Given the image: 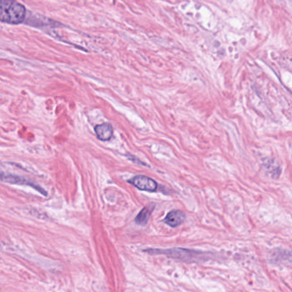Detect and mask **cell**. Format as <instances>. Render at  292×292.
I'll return each instance as SVG.
<instances>
[{"instance_id":"obj_3","label":"cell","mask_w":292,"mask_h":292,"mask_svg":"<svg viewBox=\"0 0 292 292\" xmlns=\"http://www.w3.org/2000/svg\"><path fill=\"white\" fill-rule=\"evenodd\" d=\"M0 181L13 184V185H28V186L34 188V190L39 191L40 193H41L45 196H47L46 191L43 190L42 188L36 185V184H34V182L31 181L29 179H25V178H22L20 176L0 172Z\"/></svg>"},{"instance_id":"obj_1","label":"cell","mask_w":292,"mask_h":292,"mask_svg":"<svg viewBox=\"0 0 292 292\" xmlns=\"http://www.w3.org/2000/svg\"><path fill=\"white\" fill-rule=\"evenodd\" d=\"M26 17L25 7L15 1L0 0V21L10 24H18Z\"/></svg>"},{"instance_id":"obj_4","label":"cell","mask_w":292,"mask_h":292,"mask_svg":"<svg viewBox=\"0 0 292 292\" xmlns=\"http://www.w3.org/2000/svg\"><path fill=\"white\" fill-rule=\"evenodd\" d=\"M128 182L139 191H147V192H155L157 191V186H158L157 182L144 175L135 176Z\"/></svg>"},{"instance_id":"obj_8","label":"cell","mask_w":292,"mask_h":292,"mask_svg":"<svg viewBox=\"0 0 292 292\" xmlns=\"http://www.w3.org/2000/svg\"><path fill=\"white\" fill-rule=\"evenodd\" d=\"M154 205H149L145 206L139 212L138 216L136 217L135 222L139 225H145L147 224L149 218L151 217V213L153 212Z\"/></svg>"},{"instance_id":"obj_6","label":"cell","mask_w":292,"mask_h":292,"mask_svg":"<svg viewBox=\"0 0 292 292\" xmlns=\"http://www.w3.org/2000/svg\"><path fill=\"white\" fill-rule=\"evenodd\" d=\"M272 262H291L292 263V251L288 249H274L270 255Z\"/></svg>"},{"instance_id":"obj_2","label":"cell","mask_w":292,"mask_h":292,"mask_svg":"<svg viewBox=\"0 0 292 292\" xmlns=\"http://www.w3.org/2000/svg\"><path fill=\"white\" fill-rule=\"evenodd\" d=\"M145 251L152 255H167L170 258L177 259L178 261H183V262L197 261L202 258L203 255H204V253L198 252L191 249H179V248L169 249H146Z\"/></svg>"},{"instance_id":"obj_5","label":"cell","mask_w":292,"mask_h":292,"mask_svg":"<svg viewBox=\"0 0 292 292\" xmlns=\"http://www.w3.org/2000/svg\"><path fill=\"white\" fill-rule=\"evenodd\" d=\"M185 219V214L179 210H174L169 212L165 218V223L171 227H177L181 225Z\"/></svg>"},{"instance_id":"obj_7","label":"cell","mask_w":292,"mask_h":292,"mask_svg":"<svg viewBox=\"0 0 292 292\" xmlns=\"http://www.w3.org/2000/svg\"><path fill=\"white\" fill-rule=\"evenodd\" d=\"M95 133L101 141H109L113 135V127L110 123H102L95 127Z\"/></svg>"}]
</instances>
